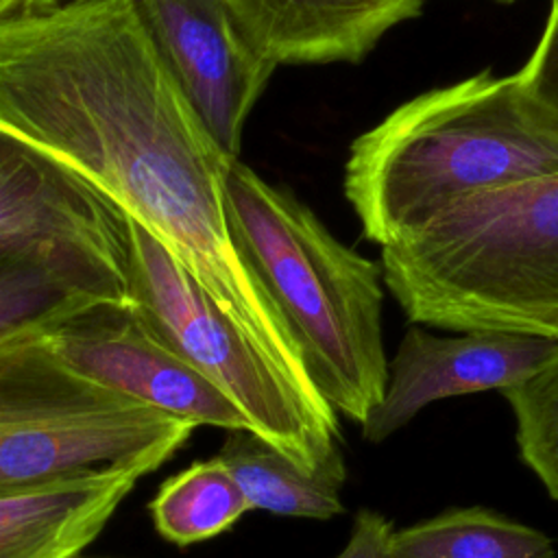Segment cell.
<instances>
[{
  "label": "cell",
  "instance_id": "cell-1",
  "mask_svg": "<svg viewBox=\"0 0 558 558\" xmlns=\"http://www.w3.org/2000/svg\"><path fill=\"white\" fill-rule=\"evenodd\" d=\"M0 135L146 229L231 320L310 379L233 244L225 179L235 159L183 98L133 0L31 2L0 17Z\"/></svg>",
  "mask_w": 558,
  "mask_h": 558
},
{
  "label": "cell",
  "instance_id": "cell-2",
  "mask_svg": "<svg viewBox=\"0 0 558 558\" xmlns=\"http://www.w3.org/2000/svg\"><path fill=\"white\" fill-rule=\"evenodd\" d=\"M558 172V111L514 74L477 72L423 92L353 140L344 196L384 246L488 190Z\"/></svg>",
  "mask_w": 558,
  "mask_h": 558
},
{
  "label": "cell",
  "instance_id": "cell-3",
  "mask_svg": "<svg viewBox=\"0 0 558 558\" xmlns=\"http://www.w3.org/2000/svg\"><path fill=\"white\" fill-rule=\"evenodd\" d=\"M233 244L283 320L325 401L362 423L379 403L388 357L381 266L355 253L286 192L235 159L225 179Z\"/></svg>",
  "mask_w": 558,
  "mask_h": 558
},
{
  "label": "cell",
  "instance_id": "cell-4",
  "mask_svg": "<svg viewBox=\"0 0 558 558\" xmlns=\"http://www.w3.org/2000/svg\"><path fill=\"white\" fill-rule=\"evenodd\" d=\"M410 323L558 340V172L469 196L381 246Z\"/></svg>",
  "mask_w": 558,
  "mask_h": 558
},
{
  "label": "cell",
  "instance_id": "cell-5",
  "mask_svg": "<svg viewBox=\"0 0 558 558\" xmlns=\"http://www.w3.org/2000/svg\"><path fill=\"white\" fill-rule=\"evenodd\" d=\"M124 220L126 286L140 320L218 386L251 429L305 471L340 447L338 412L316 386L283 368L140 225Z\"/></svg>",
  "mask_w": 558,
  "mask_h": 558
},
{
  "label": "cell",
  "instance_id": "cell-6",
  "mask_svg": "<svg viewBox=\"0 0 558 558\" xmlns=\"http://www.w3.org/2000/svg\"><path fill=\"white\" fill-rule=\"evenodd\" d=\"M192 432L74 373L50 349L48 331L0 344V488L131 460L161 466Z\"/></svg>",
  "mask_w": 558,
  "mask_h": 558
},
{
  "label": "cell",
  "instance_id": "cell-7",
  "mask_svg": "<svg viewBox=\"0 0 558 558\" xmlns=\"http://www.w3.org/2000/svg\"><path fill=\"white\" fill-rule=\"evenodd\" d=\"M183 98L231 159L248 113L277 65L244 33L225 0H133Z\"/></svg>",
  "mask_w": 558,
  "mask_h": 558
},
{
  "label": "cell",
  "instance_id": "cell-8",
  "mask_svg": "<svg viewBox=\"0 0 558 558\" xmlns=\"http://www.w3.org/2000/svg\"><path fill=\"white\" fill-rule=\"evenodd\" d=\"M48 344L74 373L129 401L194 427L251 429L242 410L168 349L131 305L83 312L50 329Z\"/></svg>",
  "mask_w": 558,
  "mask_h": 558
},
{
  "label": "cell",
  "instance_id": "cell-9",
  "mask_svg": "<svg viewBox=\"0 0 558 558\" xmlns=\"http://www.w3.org/2000/svg\"><path fill=\"white\" fill-rule=\"evenodd\" d=\"M558 355L556 338L508 331H460L436 336L410 325L388 360L379 403L360 423L368 442H381L405 427L423 408L473 392L506 390Z\"/></svg>",
  "mask_w": 558,
  "mask_h": 558
},
{
  "label": "cell",
  "instance_id": "cell-10",
  "mask_svg": "<svg viewBox=\"0 0 558 558\" xmlns=\"http://www.w3.org/2000/svg\"><path fill=\"white\" fill-rule=\"evenodd\" d=\"M59 246L126 275L124 220L83 183L0 135V251Z\"/></svg>",
  "mask_w": 558,
  "mask_h": 558
},
{
  "label": "cell",
  "instance_id": "cell-11",
  "mask_svg": "<svg viewBox=\"0 0 558 558\" xmlns=\"http://www.w3.org/2000/svg\"><path fill=\"white\" fill-rule=\"evenodd\" d=\"M155 469L131 460L0 488V558H83L137 480Z\"/></svg>",
  "mask_w": 558,
  "mask_h": 558
},
{
  "label": "cell",
  "instance_id": "cell-12",
  "mask_svg": "<svg viewBox=\"0 0 558 558\" xmlns=\"http://www.w3.org/2000/svg\"><path fill=\"white\" fill-rule=\"evenodd\" d=\"M275 65L360 63L425 0H225Z\"/></svg>",
  "mask_w": 558,
  "mask_h": 558
},
{
  "label": "cell",
  "instance_id": "cell-13",
  "mask_svg": "<svg viewBox=\"0 0 558 558\" xmlns=\"http://www.w3.org/2000/svg\"><path fill=\"white\" fill-rule=\"evenodd\" d=\"M131 305L126 275L59 246L0 251V344L102 307Z\"/></svg>",
  "mask_w": 558,
  "mask_h": 558
},
{
  "label": "cell",
  "instance_id": "cell-14",
  "mask_svg": "<svg viewBox=\"0 0 558 558\" xmlns=\"http://www.w3.org/2000/svg\"><path fill=\"white\" fill-rule=\"evenodd\" d=\"M242 488L251 510L281 517L331 519L344 510L347 466L336 447L318 471H305L251 429H229L214 456Z\"/></svg>",
  "mask_w": 558,
  "mask_h": 558
},
{
  "label": "cell",
  "instance_id": "cell-15",
  "mask_svg": "<svg viewBox=\"0 0 558 558\" xmlns=\"http://www.w3.org/2000/svg\"><path fill=\"white\" fill-rule=\"evenodd\" d=\"M392 558H556L554 541L488 508H453L395 530Z\"/></svg>",
  "mask_w": 558,
  "mask_h": 558
},
{
  "label": "cell",
  "instance_id": "cell-16",
  "mask_svg": "<svg viewBox=\"0 0 558 558\" xmlns=\"http://www.w3.org/2000/svg\"><path fill=\"white\" fill-rule=\"evenodd\" d=\"M246 510L251 508L242 488L216 458L168 477L148 504L155 530L179 547L227 532Z\"/></svg>",
  "mask_w": 558,
  "mask_h": 558
},
{
  "label": "cell",
  "instance_id": "cell-17",
  "mask_svg": "<svg viewBox=\"0 0 558 558\" xmlns=\"http://www.w3.org/2000/svg\"><path fill=\"white\" fill-rule=\"evenodd\" d=\"M501 395L514 418L519 458L558 501V355Z\"/></svg>",
  "mask_w": 558,
  "mask_h": 558
},
{
  "label": "cell",
  "instance_id": "cell-18",
  "mask_svg": "<svg viewBox=\"0 0 558 558\" xmlns=\"http://www.w3.org/2000/svg\"><path fill=\"white\" fill-rule=\"evenodd\" d=\"M517 74L536 98L558 111V0H549L541 37Z\"/></svg>",
  "mask_w": 558,
  "mask_h": 558
},
{
  "label": "cell",
  "instance_id": "cell-19",
  "mask_svg": "<svg viewBox=\"0 0 558 558\" xmlns=\"http://www.w3.org/2000/svg\"><path fill=\"white\" fill-rule=\"evenodd\" d=\"M395 527L377 510L362 508L353 519V527L344 549L336 558H392Z\"/></svg>",
  "mask_w": 558,
  "mask_h": 558
},
{
  "label": "cell",
  "instance_id": "cell-20",
  "mask_svg": "<svg viewBox=\"0 0 558 558\" xmlns=\"http://www.w3.org/2000/svg\"><path fill=\"white\" fill-rule=\"evenodd\" d=\"M28 0H0V17L17 11L22 4H26Z\"/></svg>",
  "mask_w": 558,
  "mask_h": 558
},
{
  "label": "cell",
  "instance_id": "cell-21",
  "mask_svg": "<svg viewBox=\"0 0 558 558\" xmlns=\"http://www.w3.org/2000/svg\"><path fill=\"white\" fill-rule=\"evenodd\" d=\"M31 2H35V4H68V2H85V0H28L26 4H31ZM24 7V4H22ZM20 7V9H22Z\"/></svg>",
  "mask_w": 558,
  "mask_h": 558
},
{
  "label": "cell",
  "instance_id": "cell-22",
  "mask_svg": "<svg viewBox=\"0 0 558 558\" xmlns=\"http://www.w3.org/2000/svg\"><path fill=\"white\" fill-rule=\"evenodd\" d=\"M495 2H501V4H512L514 0H495Z\"/></svg>",
  "mask_w": 558,
  "mask_h": 558
}]
</instances>
